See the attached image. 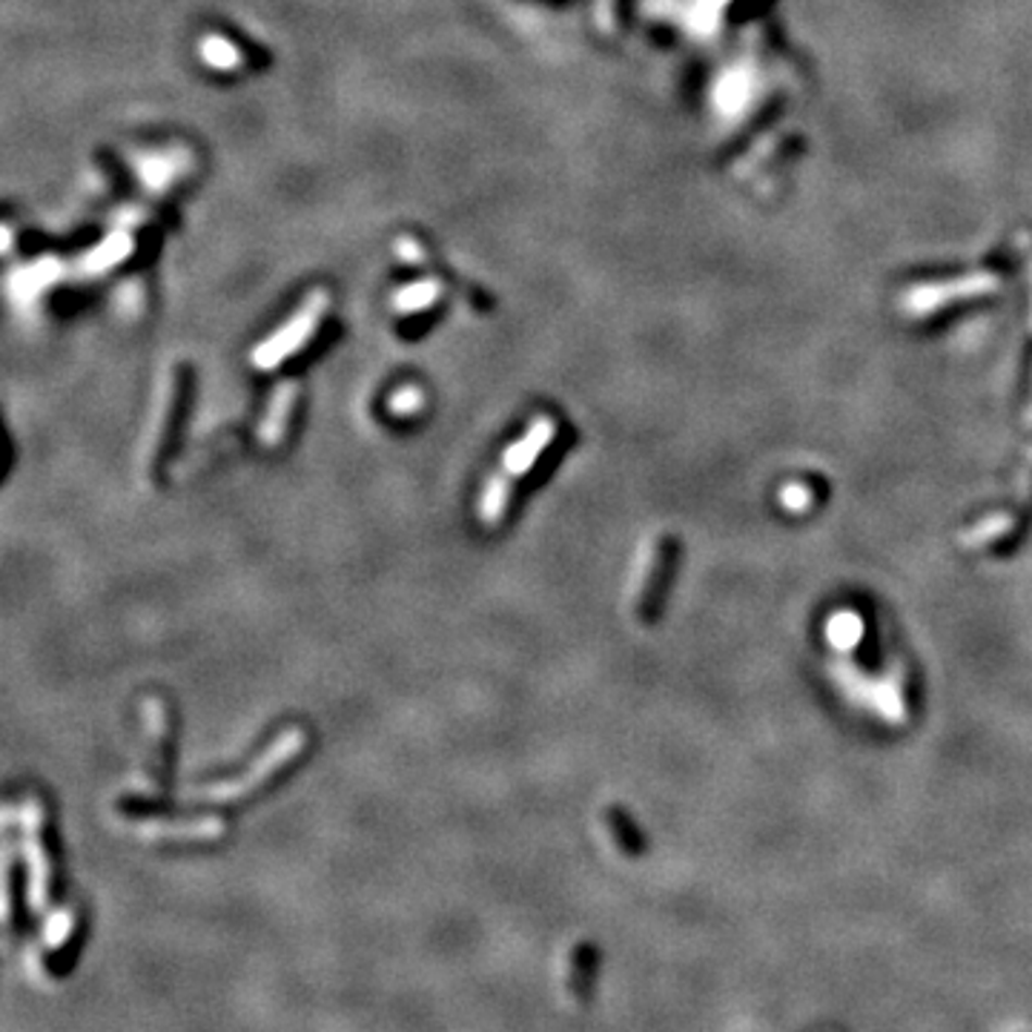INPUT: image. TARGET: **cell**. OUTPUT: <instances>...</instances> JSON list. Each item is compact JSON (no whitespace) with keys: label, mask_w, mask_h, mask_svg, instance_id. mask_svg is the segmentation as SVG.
Listing matches in <instances>:
<instances>
[{"label":"cell","mask_w":1032,"mask_h":1032,"mask_svg":"<svg viewBox=\"0 0 1032 1032\" xmlns=\"http://www.w3.org/2000/svg\"><path fill=\"white\" fill-rule=\"evenodd\" d=\"M680 539L674 534H657L648 543L643 560H639L637 576L631 585V614L639 625H655L666 599H669L671 583L677 574Z\"/></svg>","instance_id":"7a4b0ae2"},{"label":"cell","mask_w":1032,"mask_h":1032,"mask_svg":"<svg viewBox=\"0 0 1032 1032\" xmlns=\"http://www.w3.org/2000/svg\"><path fill=\"white\" fill-rule=\"evenodd\" d=\"M322 310H324V299L313 301V304H310L308 310H301V313L296 315V319H293L282 333H276L273 339L264 341V345L256 350V356H252L261 371H273V368L282 364L287 356L296 353V350L310 339V333L315 331V322H319Z\"/></svg>","instance_id":"277c9868"},{"label":"cell","mask_w":1032,"mask_h":1032,"mask_svg":"<svg viewBox=\"0 0 1032 1032\" xmlns=\"http://www.w3.org/2000/svg\"><path fill=\"white\" fill-rule=\"evenodd\" d=\"M141 714H144V725H147V734H150V751L152 760H156L158 772H166V763H170V743H173V725H170V706L164 702V697H158V694H150V697H144L141 702Z\"/></svg>","instance_id":"ba28073f"},{"label":"cell","mask_w":1032,"mask_h":1032,"mask_svg":"<svg viewBox=\"0 0 1032 1032\" xmlns=\"http://www.w3.org/2000/svg\"><path fill=\"white\" fill-rule=\"evenodd\" d=\"M184 402H187V378L182 373H173L161 387V394H158L156 416H152L141 450V471L150 482L161 476V468H164L166 457L173 450L175 434H178V425H182Z\"/></svg>","instance_id":"3957f363"},{"label":"cell","mask_w":1032,"mask_h":1032,"mask_svg":"<svg viewBox=\"0 0 1032 1032\" xmlns=\"http://www.w3.org/2000/svg\"><path fill=\"white\" fill-rule=\"evenodd\" d=\"M296 399H299V387L296 382H284V385L276 387V394L270 399L268 416L261 422L259 427V439L264 448H282V442L287 439V431H290V419L293 410H296Z\"/></svg>","instance_id":"52a82bcc"},{"label":"cell","mask_w":1032,"mask_h":1032,"mask_svg":"<svg viewBox=\"0 0 1032 1032\" xmlns=\"http://www.w3.org/2000/svg\"><path fill=\"white\" fill-rule=\"evenodd\" d=\"M21 832H24V855L32 867L35 898H40L43 878H47V860H43V844H40V809L35 800H26L21 806Z\"/></svg>","instance_id":"9c48e42d"},{"label":"cell","mask_w":1032,"mask_h":1032,"mask_svg":"<svg viewBox=\"0 0 1032 1032\" xmlns=\"http://www.w3.org/2000/svg\"><path fill=\"white\" fill-rule=\"evenodd\" d=\"M135 832L147 841H161V837H175V841H215L224 835V823L219 818H196V820H166V818H144L133 823Z\"/></svg>","instance_id":"8992f818"},{"label":"cell","mask_w":1032,"mask_h":1032,"mask_svg":"<svg viewBox=\"0 0 1032 1032\" xmlns=\"http://www.w3.org/2000/svg\"><path fill=\"white\" fill-rule=\"evenodd\" d=\"M425 405V396L419 394V387H402L387 399V408L394 410L396 416H413Z\"/></svg>","instance_id":"7c38bea8"},{"label":"cell","mask_w":1032,"mask_h":1032,"mask_svg":"<svg viewBox=\"0 0 1032 1032\" xmlns=\"http://www.w3.org/2000/svg\"><path fill=\"white\" fill-rule=\"evenodd\" d=\"M511 480H513V476H508L505 471H499V473H494V476H490L488 485H485V490H482L480 520L485 522L488 529H497L499 522L508 517V508H511V490H513Z\"/></svg>","instance_id":"30bf717a"},{"label":"cell","mask_w":1032,"mask_h":1032,"mask_svg":"<svg viewBox=\"0 0 1032 1032\" xmlns=\"http://www.w3.org/2000/svg\"><path fill=\"white\" fill-rule=\"evenodd\" d=\"M554 439H557V419L536 416L529 431L502 453V471L508 476H522V473L534 471V465Z\"/></svg>","instance_id":"5b68a950"},{"label":"cell","mask_w":1032,"mask_h":1032,"mask_svg":"<svg viewBox=\"0 0 1032 1032\" xmlns=\"http://www.w3.org/2000/svg\"><path fill=\"white\" fill-rule=\"evenodd\" d=\"M602 820H606L608 835H611L614 846L623 851V855H629V858H639V855L646 851V835L639 832L637 823L629 818L625 809H620V806H608Z\"/></svg>","instance_id":"8fae6325"},{"label":"cell","mask_w":1032,"mask_h":1032,"mask_svg":"<svg viewBox=\"0 0 1032 1032\" xmlns=\"http://www.w3.org/2000/svg\"><path fill=\"white\" fill-rule=\"evenodd\" d=\"M304 749H308V732L299 729V725H293V729L278 734L276 741L270 743L268 749L261 751V755L247 766L245 772L201 788L198 797H201V800H210V804H238V800L256 795L261 786H268L282 769H287L296 757H301Z\"/></svg>","instance_id":"6da1fadb"}]
</instances>
